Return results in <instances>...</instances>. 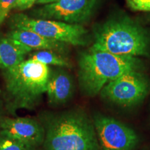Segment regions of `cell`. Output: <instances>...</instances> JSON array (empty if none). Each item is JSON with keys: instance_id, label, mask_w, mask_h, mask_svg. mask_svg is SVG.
<instances>
[{"instance_id": "cell-14", "label": "cell", "mask_w": 150, "mask_h": 150, "mask_svg": "<svg viewBox=\"0 0 150 150\" xmlns=\"http://www.w3.org/2000/svg\"><path fill=\"white\" fill-rule=\"evenodd\" d=\"M0 150H36V147L0 134Z\"/></svg>"}, {"instance_id": "cell-8", "label": "cell", "mask_w": 150, "mask_h": 150, "mask_svg": "<svg viewBox=\"0 0 150 150\" xmlns=\"http://www.w3.org/2000/svg\"><path fill=\"white\" fill-rule=\"evenodd\" d=\"M93 124L102 150H131L138 142L136 132L113 118L97 116Z\"/></svg>"}, {"instance_id": "cell-3", "label": "cell", "mask_w": 150, "mask_h": 150, "mask_svg": "<svg viewBox=\"0 0 150 150\" xmlns=\"http://www.w3.org/2000/svg\"><path fill=\"white\" fill-rule=\"evenodd\" d=\"M78 63L81 90L89 97L100 93L108 82L140 67V60L135 56L115 55L92 47L80 54Z\"/></svg>"}, {"instance_id": "cell-19", "label": "cell", "mask_w": 150, "mask_h": 150, "mask_svg": "<svg viewBox=\"0 0 150 150\" xmlns=\"http://www.w3.org/2000/svg\"><path fill=\"white\" fill-rule=\"evenodd\" d=\"M2 102H1V100H0V122H1V120H2V118L4 117L3 116V111H2Z\"/></svg>"}, {"instance_id": "cell-4", "label": "cell", "mask_w": 150, "mask_h": 150, "mask_svg": "<svg viewBox=\"0 0 150 150\" xmlns=\"http://www.w3.org/2000/svg\"><path fill=\"white\" fill-rule=\"evenodd\" d=\"M149 38L145 29L128 17L108 20L94 31L91 47L120 56H147Z\"/></svg>"}, {"instance_id": "cell-2", "label": "cell", "mask_w": 150, "mask_h": 150, "mask_svg": "<svg viewBox=\"0 0 150 150\" xmlns=\"http://www.w3.org/2000/svg\"><path fill=\"white\" fill-rule=\"evenodd\" d=\"M50 72L48 65L29 59L3 70L6 109L13 115L20 109H34L46 93Z\"/></svg>"}, {"instance_id": "cell-7", "label": "cell", "mask_w": 150, "mask_h": 150, "mask_svg": "<svg viewBox=\"0 0 150 150\" xmlns=\"http://www.w3.org/2000/svg\"><path fill=\"white\" fill-rule=\"evenodd\" d=\"M99 0H58L43 4L31 12L33 18L46 19L71 24L88 21Z\"/></svg>"}, {"instance_id": "cell-9", "label": "cell", "mask_w": 150, "mask_h": 150, "mask_svg": "<svg viewBox=\"0 0 150 150\" xmlns=\"http://www.w3.org/2000/svg\"><path fill=\"white\" fill-rule=\"evenodd\" d=\"M0 134L35 147L42 145L45 139L42 123L28 117H4L0 122Z\"/></svg>"}, {"instance_id": "cell-12", "label": "cell", "mask_w": 150, "mask_h": 150, "mask_svg": "<svg viewBox=\"0 0 150 150\" xmlns=\"http://www.w3.org/2000/svg\"><path fill=\"white\" fill-rule=\"evenodd\" d=\"M33 50L18 41L6 37L0 38V69L6 70L25 60Z\"/></svg>"}, {"instance_id": "cell-16", "label": "cell", "mask_w": 150, "mask_h": 150, "mask_svg": "<svg viewBox=\"0 0 150 150\" xmlns=\"http://www.w3.org/2000/svg\"><path fill=\"white\" fill-rule=\"evenodd\" d=\"M126 1L132 10L150 12V0H126Z\"/></svg>"}, {"instance_id": "cell-15", "label": "cell", "mask_w": 150, "mask_h": 150, "mask_svg": "<svg viewBox=\"0 0 150 150\" xmlns=\"http://www.w3.org/2000/svg\"><path fill=\"white\" fill-rule=\"evenodd\" d=\"M16 0H0V26L4 22L9 13L13 10Z\"/></svg>"}, {"instance_id": "cell-11", "label": "cell", "mask_w": 150, "mask_h": 150, "mask_svg": "<svg viewBox=\"0 0 150 150\" xmlns=\"http://www.w3.org/2000/svg\"><path fill=\"white\" fill-rule=\"evenodd\" d=\"M6 37L22 43L32 50H52L61 54L66 53V43L47 38L33 31L23 29H11Z\"/></svg>"}, {"instance_id": "cell-18", "label": "cell", "mask_w": 150, "mask_h": 150, "mask_svg": "<svg viewBox=\"0 0 150 150\" xmlns=\"http://www.w3.org/2000/svg\"><path fill=\"white\" fill-rule=\"evenodd\" d=\"M58 1V0H39L38 1L36 4H50V3H52V2H54V1Z\"/></svg>"}, {"instance_id": "cell-10", "label": "cell", "mask_w": 150, "mask_h": 150, "mask_svg": "<svg viewBox=\"0 0 150 150\" xmlns=\"http://www.w3.org/2000/svg\"><path fill=\"white\" fill-rule=\"evenodd\" d=\"M74 91L72 79L66 71L61 69L51 70L47 86L49 104L59 106L70 100Z\"/></svg>"}, {"instance_id": "cell-6", "label": "cell", "mask_w": 150, "mask_h": 150, "mask_svg": "<svg viewBox=\"0 0 150 150\" xmlns=\"http://www.w3.org/2000/svg\"><path fill=\"white\" fill-rule=\"evenodd\" d=\"M148 91L149 83L145 76L138 70H132L108 82L100 93L104 98L110 102L131 106L145 98Z\"/></svg>"}, {"instance_id": "cell-5", "label": "cell", "mask_w": 150, "mask_h": 150, "mask_svg": "<svg viewBox=\"0 0 150 150\" xmlns=\"http://www.w3.org/2000/svg\"><path fill=\"white\" fill-rule=\"evenodd\" d=\"M8 22L11 29L29 30L67 45L83 46L87 43L88 31L81 24L35 18L22 13L12 15Z\"/></svg>"}, {"instance_id": "cell-17", "label": "cell", "mask_w": 150, "mask_h": 150, "mask_svg": "<svg viewBox=\"0 0 150 150\" xmlns=\"http://www.w3.org/2000/svg\"><path fill=\"white\" fill-rule=\"evenodd\" d=\"M39 0H16L13 6V10L25 11L36 4Z\"/></svg>"}, {"instance_id": "cell-1", "label": "cell", "mask_w": 150, "mask_h": 150, "mask_svg": "<svg viewBox=\"0 0 150 150\" xmlns=\"http://www.w3.org/2000/svg\"><path fill=\"white\" fill-rule=\"evenodd\" d=\"M40 119L44 150H100L94 124L83 111L43 112Z\"/></svg>"}, {"instance_id": "cell-13", "label": "cell", "mask_w": 150, "mask_h": 150, "mask_svg": "<svg viewBox=\"0 0 150 150\" xmlns=\"http://www.w3.org/2000/svg\"><path fill=\"white\" fill-rule=\"evenodd\" d=\"M28 56L29 59L40 62L48 66L54 65L58 67H71L70 62L63 55V54L52 50H35V52H30Z\"/></svg>"}]
</instances>
